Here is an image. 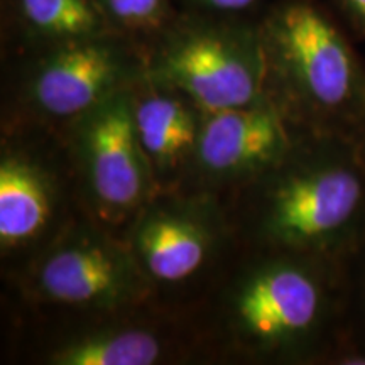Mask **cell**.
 Masks as SVG:
<instances>
[{
    "instance_id": "ac0fdd59",
    "label": "cell",
    "mask_w": 365,
    "mask_h": 365,
    "mask_svg": "<svg viewBox=\"0 0 365 365\" xmlns=\"http://www.w3.org/2000/svg\"><path fill=\"white\" fill-rule=\"evenodd\" d=\"M352 139L355 143V148H357V150H359L360 159H362L365 164V113H364L362 120H360V124L357 125V129H355Z\"/></svg>"
},
{
    "instance_id": "7c38bea8",
    "label": "cell",
    "mask_w": 365,
    "mask_h": 365,
    "mask_svg": "<svg viewBox=\"0 0 365 365\" xmlns=\"http://www.w3.org/2000/svg\"><path fill=\"white\" fill-rule=\"evenodd\" d=\"M161 355V344L143 330L102 333L68 345L56 355L61 365H149Z\"/></svg>"
},
{
    "instance_id": "7a4b0ae2",
    "label": "cell",
    "mask_w": 365,
    "mask_h": 365,
    "mask_svg": "<svg viewBox=\"0 0 365 365\" xmlns=\"http://www.w3.org/2000/svg\"><path fill=\"white\" fill-rule=\"evenodd\" d=\"M291 102L314 134L352 139L365 113V71L349 41L312 0H294L274 22Z\"/></svg>"
},
{
    "instance_id": "e0dca14e",
    "label": "cell",
    "mask_w": 365,
    "mask_h": 365,
    "mask_svg": "<svg viewBox=\"0 0 365 365\" xmlns=\"http://www.w3.org/2000/svg\"><path fill=\"white\" fill-rule=\"evenodd\" d=\"M207 2L222 11H240V9L252 6L254 0H207Z\"/></svg>"
},
{
    "instance_id": "8992f818",
    "label": "cell",
    "mask_w": 365,
    "mask_h": 365,
    "mask_svg": "<svg viewBox=\"0 0 365 365\" xmlns=\"http://www.w3.org/2000/svg\"><path fill=\"white\" fill-rule=\"evenodd\" d=\"M164 76L213 113L245 107L257 97L259 80L244 54L217 36H193L164 59Z\"/></svg>"
},
{
    "instance_id": "277c9868",
    "label": "cell",
    "mask_w": 365,
    "mask_h": 365,
    "mask_svg": "<svg viewBox=\"0 0 365 365\" xmlns=\"http://www.w3.org/2000/svg\"><path fill=\"white\" fill-rule=\"evenodd\" d=\"M83 150L91 190L105 207L127 210L140 202L148 180L130 98L112 93L91 108Z\"/></svg>"
},
{
    "instance_id": "9c48e42d",
    "label": "cell",
    "mask_w": 365,
    "mask_h": 365,
    "mask_svg": "<svg viewBox=\"0 0 365 365\" xmlns=\"http://www.w3.org/2000/svg\"><path fill=\"white\" fill-rule=\"evenodd\" d=\"M137 250L145 269L159 281L176 282L198 271L207 257V237L186 218L158 213L137 232Z\"/></svg>"
},
{
    "instance_id": "9a60e30c",
    "label": "cell",
    "mask_w": 365,
    "mask_h": 365,
    "mask_svg": "<svg viewBox=\"0 0 365 365\" xmlns=\"http://www.w3.org/2000/svg\"><path fill=\"white\" fill-rule=\"evenodd\" d=\"M352 254L357 255L359 272H357V301L360 314H362V322L365 327V239L360 242V245L354 250Z\"/></svg>"
},
{
    "instance_id": "4fadbf2b",
    "label": "cell",
    "mask_w": 365,
    "mask_h": 365,
    "mask_svg": "<svg viewBox=\"0 0 365 365\" xmlns=\"http://www.w3.org/2000/svg\"><path fill=\"white\" fill-rule=\"evenodd\" d=\"M34 27L54 36H81L93 29L95 14L86 0H21Z\"/></svg>"
},
{
    "instance_id": "2e32d148",
    "label": "cell",
    "mask_w": 365,
    "mask_h": 365,
    "mask_svg": "<svg viewBox=\"0 0 365 365\" xmlns=\"http://www.w3.org/2000/svg\"><path fill=\"white\" fill-rule=\"evenodd\" d=\"M340 4L354 24L365 34V0H340Z\"/></svg>"
},
{
    "instance_id": "6da1fadb",
    "label": "cell",
    "mask_w": 365,
    "mask_h": 365,
    "mask_svg": "<svg viewBox=\"0 0 365 365\" xmlns=\"http://www.w3.org/2000/svg\"><path fill=\"white\" fill-rule=\"evenodd\" d=\"M267 200V235L296 254L335 261L365 239V164L354 139L309 134Z\"/></svg>"
},
{
    "instance_id": "52a82bcc",
    "label": "cell",
    "mask_w": 365,
    "mask_h": 365,
    "mask_svg": "<svg viewBox=\"0 0 365 365\" xmlns=\"http://www.w3.org/2000/svg\"><path fill=\"white\" fill-rule=\"evenodd\" d=\"M39 284L49 299L71 307H105L127 289L125 262L100 244L80 242L46 259Z\"/></svg>"
},
{
    "instance_id": "ba28073f",
    "label": "cell",
    "mask_w": 365,
    "mask_h": 365,
    "mask_svg": "<svg viewBox=\"0 0 365 365\" xmlns=\"http://www.w3.org/2000/svg\"><path fill=\"white\" fill-rule=\"evenodd\" d=\"M115 76V61L103 48L71 46L39 71L33 88L36 103L56 117L80 115L110 97Z\"/></svg>"
},
{
    "instance_id": "3957f363",
    "label": "cell",
    "mask_w": 365,
    "mask_h": 365,
    "mask_svg": "<svg viewBox=\"0 0 365 365\" xmlns=\"http://www.w3.org/2000/svg\"><path fill=\"white\" fill-rule=\"evenodd\" d=\"M331 264L291 252L255 272L235 299L237 327L272 349H309L331 318Z\"/></svg>"
},
{
    "instance_id": "8fae6325",
    "label": "cell",
    "mask_w": 365,
    "mask_h": 365,
    "mask_svg": "<svg viewBox=\"0 0 365 365\" xmlns=\"http://www.w3.org/2000/svg\"><path fill=\"white\" fill-rule=\"evenodd\" d=\"M135 127L144 154L171 166L196 143V124L180 100L154 95L135 105Z\"/></svg>"
},
{
    "instance_id": "30bf717a",
    "label": "cell",
    "mask_w": 365,
    "mask_h": 365,
    "mask_svg": "<svg viewBox=\"0 0 365 365\" xmlns=\"http://www.w3.org/2000/svg\"><path fill=\"white\" fill-rule=\"evenodd\" d=\"M51 195L39 171L21 159L0 164V240L4 247L24 244L43 230Z\"/></svg>"
},
{
    "instance_id": "5b68a950",
    "label": "cell",
    "mask_w": 365,
    "mask_h": 365,
    "mask_svg": "<svg viewBox=\"0 0 365 365\" xmlns=\"http://www.w3.org/2000/svg\"><path fill=\"white\" fill-rule=\"evenodd\" d=\"M198 135L203 166L220 175L284 163L296 148L284 117L272 105H245L210 113Z\"/></svg>"
},
{
    "instance_id": "5bb4252c",
    "label": "cell",
    "mask_w": 365,
    "mask_h": 365,
    "mask_svg": "<svg viewBox=\"0 0 365 365\" xmlns=\"http://www.w3.org/2000/svg\"><path fill=\"white\" fill-rule=\"evenodd\" d=\"M110 11L125 22H144L158 12L161 0H107Z\"/></svg>"
}]
</instances>
